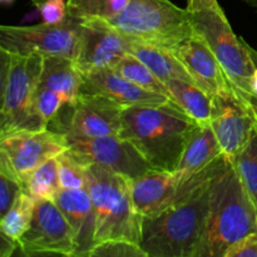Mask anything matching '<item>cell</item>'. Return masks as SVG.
Returning <instances> with one entry per match:
<instances>
[{
	"label": "cell",
	"instance_id": "6da1fadb",
	"mask_svg": "<svg viewBox=\"0 0 257 257\" xmlns=\"http://www.w3.org/2000/svg\"><path fill=\"white\" fill-rule=\"evenodd\" d=\"M217 176L157 215L142 217L140 246L148 257H198L212 183Z\"/></svg>",
	"mask_w": 257,
	"mask_h": 257
},
{
	"label": "cell",
	"instance_id": "7a4b0ae2",
	"mask_svg": "<svg viewBox=\"0 0 257 257\" xmlns=\"http://www.w3.org/2000/svg\"><path fill=\"white\" fill-rule=\"evenodd\" d=\"M119 137L130 141L152 168L176 171L197 123L173 102L123 107Z\"/></svg>",
	"mask_w": 257,
	"mask_h": 257
},
{
	"label": "cell",
	"instance_id": "3957f363",
	"mask_svg": "<svg viewBox=\"0 0 257 257\" xmlns=\"http://www.w3.org/2000/svg\"><path fill=\"white\" fill-rule=\"evenodd\" d=\"M187 10L193 33L213 53L238 99L257 115V97L251 89L253 49L235 34L217 0H187Z\"/></svg>",
	"mask_w": 257,
	"mask_h": 257
},
{
	"label": "cell",
	"instance_id": "277c9868",
	"mask_svg": "<svg viewBox=\"0 0 257 257\" xmlns=\"http://www.w3.org/2000/svg\"><path fill=\"white\" fill-rule=\"evenodd\" d=\"M256 231L257 207L233 163L228 161L213 180L198 257H223L232 243Z\"/></svg>",
	"mask_w": 257,
	"mask_h": 257
},
{
	"label": "cell",
	"instance_id": "5b68a950",
	"mask_svg": "<svg viewBox=\"0 0 257 257\" xmlns=\"http://www.w3.org/2000/svg\"><path fill=\"white\" fill-rule=\"evenodd\" d=\"M85 190L95 215V245L105 240L140 243L141 221L131 197L128 180L102 166H84Z\"/></svg>",
	"mask_w": 257,
	"mask_h": 257
},
{
	"label": "cell",
	"instance_id": "8992f818",
	"mask_svg": "<svg viewBox=\"0 0 257 257\" xmlns=\"http://www.w3.org/2000/svg\"><path fill=\"white\" fill-rule=\"evenodd\" d=\"M103 20L128 39L171 50L195 34L187 8L171 0H130L122 12Z\"/></svg>",
	"mask_w": 257,
	"mask_h": 257
},
{
	"label": "cell",
	"instance_id": "52a82bcc",
	"mask_svg": "<svg viewBox=\"0 0 257 257\" xmlns=\"http://www.w3.org/2000/svg\"><path fill=\"white\" fill-rule=\"evenodd\" d=\"M43 60L44 57L38 54H12V67L0 105V140L14 133L48 128L32 107Z\"/></svg>",
	"mask_w": 257,
	"mask_h": 257
},
{
	"label": "cell",
	"instance_id": "ba28073f",
	"mask_svg": "<svg viewBox=\"0 0 257 257\" xmlns=\"http://www.w3.org/2000/svg\"><path fill=\"white\" fill-rule=\"evenodd\" d=\"M80 20L68 17L62 24H0V44L18 55L64 57L74 60L79 38Z\"/></svg>",
	"mask_w": 257,
	"mask_h": 257
},
{
	"label": "cell",
	"instance_id": "9c48e42d",
	"mask_svg": "<svg viewBox=\"0 0 257 257\" xmlns=\"http://www.w3.org/2000/svg\"><path fill=\"white\" fill-rule=\"evenodd\" d=\"M122 105L103 95L80 93L73 104H64L48 128L67 138H97L119 136Z\"/></svg>",
	"mask_w": 257,
	"mask_h": 257
},
{
	"label": "cell",
	"instance_id": "30bf717a",
	"mask_svg": "<svg viewBox=\"0 0 257 257\" xmlns=\"http://www.w3.org/2000/svg\"><path fill=\"white\" fill-rule=\"evenodd\" d=\"M24 256L62 255L74 257V235L54 200H37L32 222L18 240Z\"/></svg>",
	"mask_w": 257,
	"mask_h": 257
},
{
	"label": "cell",
	"instance_id": "8fae6325",
	"mask_svg": "<svg viewBox=\"0 0 257 257\" xmlns=\"http://www.w3.org/2000/svg\"><path fill=\"white\" fill-rule=\"evenodd\" d=\"M68 150L83 166H102L127 180L138 177L151 170V165L140 151L119 136L97 138H68Z\"/></svg>",
	"mask_w": 257,
	"mask_h": 257
},
{
	"label": "cell",
	"instance_id": "7c38bea8",
	"mask_svg": "<svg viewBox=\"0 0 257 257\" xmlns=\"http://www.w3.org/2000/svg\"><path fill=\"white\" fill-rule=\"evenodd\" d=\"M64 133L45 128L14 133L0 140V158L23 183L43 162L68 150Z\"/></svg>",
	"mask_w": 257,
	"mask_h": 257
},
{
	"label": "cell",
	"instance_id": "4fadbf2b",
	"mask_svg": "<svg viewBox=\"0 0 257 257\" xmlns=\"http://www.w3.org/2000/svg\"><path fill=\"white\" fill-rule=\"evenodd\" d=\"M132 42L103 19L80 20L74 63L82 74L114 68L122 58L130 54Z\"/></svg>",
	"mask_w": 257,
	"mask_h": 257
},
{
	"label": "cell",
	"instance_id": "5bb4252c",
	"mask_svg": "<svg viewBox=\"0 0 257 257\" xmlns=\"http://www.w3.org/2000/svg\"><path fill=\"white\" fill-rule=\"evenodd\" d=\"M211 99V127L223 156L232 161L250 141L257 115L238 99L235 92L217 94Z\"/></svg>",
	"mask_w": 257,
	"mask_h": 257
},
{
	"label": "cell",
	"instance_id": "9a60e30c",
	"mask_svg": "<svg viewBox=\"0 0 257 257\" xmlns=\"http://www.w3.org/2000/svg\"><path fill=\"white\" fill-rule=\"evenodd\" d=\"M133 206L141 217H152L181 198L182 177L177 171L151 168L128 180Z\"/></svg>",
	"mask_w": 257,
	"mask_h": 257
},
{
	"label": "cell",
	"instance_id": "2e32d148",
	"mask_svg": "<svg viewBox=\"0 0 257 257\" xmlns=\"http://www.w3.org/2000/svg\"><path fill=\"white\" fill-rule=\"evenodd\" d=\"M176 57L185 65L196 85L211 98L233 92L225 70L198 35L193 34L173 49Z\"/></svg>",
	"mask_w": 257,
	"mask_h": 257
},
{
	"label": "cell",
	"instance_id": "e0dca14e",
	"mask_svg": "<svg viewBox=\"0 0 257 257\" xmlns=\"http://www.w3.org/2000/svg\"><path fill=\"white\" fill-rule=\"evenodd\" d=\"M80 93L103 95L122 107L163 104V103L172 102L165 95L150 92L133 84L118 74L113 68L94 70L83 74Z\"/></svg>",
	"mask_w": 257,
	"mask_h": 257
},
{
	"label": "cell",
	"instance_id": "ac0fdd59",
	"mask_svg": "<svg viewBox=\"0 0 257 257\" xmlns=\"http://www.w3.org/2000/svg\"><path fill=\"white\" fill-rule=\"evenodd\" d=\"M54 202L67 218L74 235V257H88L95 245V215L85 188L62 190Z\"/></svg>",
	"mask_w": 257,
	"mask_h": 257
},
{
	"label": "cell",
	"instance_id": "d6986e66",
	"mask_svg": "<svg viewBox=\"0 0 257 257\" xmlns=\"http://www.w3.org/2000/svg\"><path fill=\"white\" fill-rule=\"evenodd\" d=\"M223 156L211 123L196 124L186 140L183 152L177 166L182 181L188 180L205 170Z\"/></svg>",
	"mask_w": 257,
	"mask_h": 257
},
{
	"label": "cell",
	"instance_id": "ffe728a7",
	"mask_svg": "<svg viewBox=\"0 0 257 257\" xmlns=\"http://www.w3.org/2000/svg\"><path fill=\"white\" fill-rule=\"evenodd\" d=\"M83 74L74 60L64 57H47L43 60L39 87H44L59 95L65 104H73L80 94Z\"/></svg>",
	"mask_w": 257,
	"mask_h": 257
},
{
	"label": "cell",
	"instance_id": "44dd1931",
	"mask_svg": "<svg viewBox=\"0 0 257 257\" xmlns=\"http://www.w3.org/2000/svg\"><path fill=\"white\" fill-rule=\"evenodd\" d=\"M130 54L141 60L165 84L171 79L195 83L190 73L186 70L185 65L175 55L173 50L133 40Z\"/></svg>",
	"mask_w": 257,
	"mask_h": 257
},
{
	"label": "cell",
	"instance_id": "7402d4cb",
	"mask_svg": "<svg viewBox=\"0 0 257 257\" xmlns=\"http://www.w3.org/2000/svg\"><path fill=\"white\" fill-rule=\"evenodd\" d=\"M170 98L197 124L211 122L212 99L195 83L181 79H171L166 83Z\"/></svg>",
	"mask_w": 257,
	"mask_h": 257
},
{
	"label": "cell",
	"instance_id": "603a6c76",
	"mask_svg": "<svg viewBox=\"0 0 257 257\" xmlns=\"http://www.w3.org/2000/svg\"><path fill=\"white\" fill-rule=\"evenodd\" d=\"M35 202L37 201L29 193L22 191L12 203L9 210L0 218V231L10 240L18 242V240L29 228L34 215Z\"/></svg>",
	"mask_w": 257,
	"mask_h": 257
},
{
	"label": "cell",
	"instance_id": "cb8c5ba5",
	"mask_svg": "<svg viewBox=\"0 0 257 257\" xmlns=\"http://www.w3.org/2000/svg\"><path fill=\"white\" fill-rule=\"evenodd\" d=\"M24 191L35 201L54 200L60 191L57 158H49L38 166L24 181Z\"/></svg>",
	"mask_w": 257,
	"mask_h": 257
},
{
	"label": "cell",
	"instance_id": "d4e9b609",
	"mask_svg": "<svg viewBox=\"0 0 257 257\" xmlns=\"http://www.w3.org/2000/svg\"><path fill=\"white\" fill-rule=\"evenodd\" d=\"M113 69L133 84L146 90H150V92L162 94L171 99L167 85L162 80L158 79L141 60L133 57L132 54H127L124 58H122Z\"/></svg>",
	"mask_w": 257,
	"mask_h": 257
},
{
	"label": "cell",
	"instance_id": "484cf974",
	"mask_svg": "<svg viewBox=\"0 0 257 257\" xmlns=\"http://www.w3.org/2000/svg\"><path fill=\"white\" fill-rule=\"evenodd\" d=\"M130 0H67L68 17L77 20L109 19L122 12Z\"/></svg>",
	"mask_w": 257,
	"mask_h": 257
},
{
	"label": "cell",
	"instance_id": "4316f807",
	"mask_svg": "<svg viewBox=\"0 0 257 257\" xmlns=\"http://www.w3.org/2000/svg\"><path fill=\"white\" fill-rule=\"evenodd\" d=\"M231 162L257 207V124L247 145Z\"/></svg>",
	"mask_w": 257,
	"mask_h": 257
},
{
	"label": "cell",
	"instance_id": "83f0119b",
	"mask_svg": "<svg viewBox=\"0 0 257 257\" xmlns=\"http://www.w3.org/2000/svg\"><path fill=\"white\" fill-rule=\"evenodd\" d=\"M55 158H57L60 188L62 190L85 188L84 166L74 157V155L67 150Z\"/></svg>",
	"mask_w": 257,
	"mask_h": 257
},
{
	"label": "cell",
	"instance_id": "f1b7e54d",
	"mask_svg": "<svg viewBox=\"0 0 257 257\" xmlns=\"http://www.w3.org/2000/svg\"><path fill=\"white\" fill-rule=\"evenodd\" d=\"M88 257H148L140 243L128 240H105L98 242Z\"/></svg>",
	"mask_w": 257,
	"mask_h": 257
},
{
	"label": "cell",
	"instance_id": "f546056e",
	"mask_svg": "<svg viewBox=\"0 0 257 257\" xmlns=\"http://www.w3.org/2000/svg\"><path fill=\"white\" fill-rule=\"evenodd\" d=\"M22 191H24V183L0 158V218Z\"/></svg>",
	"mask_w": 257,
	"mask_h": 257
},
{
	"label": "cell",
	"instance_id": "4dcf8cb0",
	"mask_svg": "<svg viewBox=\"0 0 257 257\" xmlns=\"http://www.w3.org/2000/svg\"><path fill=\"white\" fill-rule=\"evenodd\" d=\"M64 100L55 94L52 90L47 89L44 87L37 85L34 95H33L32 107L33 110L44 120L47 124H49L50 120L57 115V113L62 109L64 105Z\"/></svg>",
	"mask_w": 257,
	"mask_h": 257
},
{
	"label": "cell",
	"instance_id": "1f68e13d",
	"mask_svg": "<svg viewBox=\"0 0 257 257\" xmlns=\"http://www.w3.org/2000/svg\"><path fill=\"white\" fill-rule=\"evenodd\" d=\"M43 23L47 24H62L68 18L67 0H45L38 7Z\"/></svg>",
	"mask_w": 257,
	"mask_h": 257
},
{
	"label": "cell",
	"instance_id": "d6a6232c",
	"mask_svg": "<svg viewBox=\"0 0 257 257\" xmlns=\"http://www.w3.org/2000/svg\"><path fill=\"white\" fill-rule=\"evenodd\" d=\"M223 257H257V231L232 243Z\"/></svg>",
	"mask_w": 257,
	"mask_h": 257
},
{
	"label": "cell",
	"instance_id": "836d02e7",
	"mask_svg": "<svg viewBox=\"0 0 257 257\" xmlns=\"http://www.w3.org/2000/svg\"><path fill=\"white\" fill-rule=\"evenodd\" d=\"M10 67H12V54L0 44V105L3 103L5 87L9 78Z\"/></svg>",
	"mask_w": 257,
	"mask_h": 257
},
{
	"label": "cell",
	"instance_id": "e575fe53",
	"mask_svg": "<svg viewBox=\"0 0 257 257\" xmlns=\"http://www.w3.org/2000/svg\"><path fill=\"white\" fill-rule=\"evenodd\" d=\"M17 248H18L17 242L10 240L8 236H5L4 233L0 231V257H9L14 255Z\"/></svg>",
	"mask_w": 257,
	"mask_h": 257
},
{
	"label": "cell",
	"instance_id": "d590c367",
	"mask_svg": "<svg viewBox=\"0 0 257 257\" xmlns=\"http://www.w3.org/2000/svg\"><path fill=\"white\" fill-rule=\"evenodd\" d=\"M253 59H255L256 68L252 73V78H251V89H252L253 94L257 97V50L253 49Z\"/></svg>",
	"mask_w": 257,
	"mask_h": 257
},
{
	"label": "cell",
	"instance_id": "8d00e7d4",
	"mask_svg": "<svg viewBox=\"0 0 257 257\" xmlns=\"http://www.w3.org/2000/svg\"><path fill=\"white\" fill-rule=\"evenodd\" d=\"M30 2L33 3V4H34V7H40V5L43 4V3L45 2V0H30Z\"/></svg>",
	"mask_w": 257,
	"mask_h": 257
},
{
	"label": "cell",
	"instance_id": "74e56055",
	"mask_svg": "<svg viewBox=\"0 0 257 257\" xmlns=\"http://www.w3.org/2000/svg\"><path fill=\"white\" fill-rule=\"evenodd\" d=\"M15 0H0V5H12Z\"/></svg>",
	"mask_w": 257,
	"mask_h": 257
},
{
	"label": "cell",
	"instance_id": "f35d334b",
	"mask_svg": "<svg viewBox=\"0 0 257 257\" xmlns=\"http://www.w3.org/2000/svg\"><path fill=\"white\" fill-rule=\"evenodd\" d=\"M243 2H246L247 4H250L251 7H256L257 8V0H243Z\"/></svg>",
	"mask_w": 257,
	"mask_h": 257
}]
</instances>
